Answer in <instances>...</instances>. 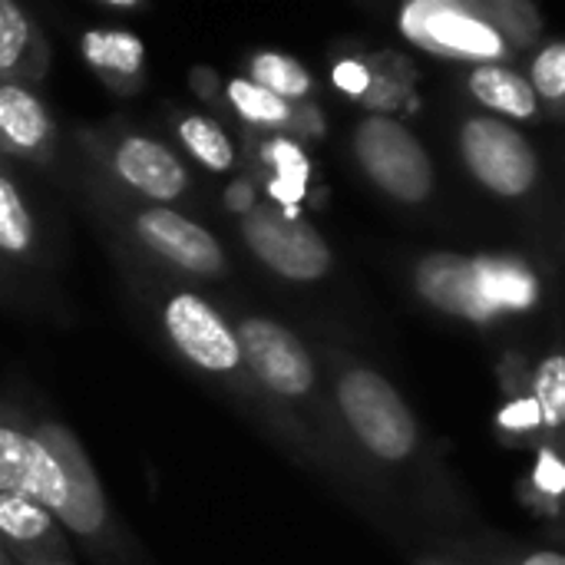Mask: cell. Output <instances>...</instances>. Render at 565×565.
Segmentation results:
<instances>
[{
  "instance_id": "obj_1",
  "label": "cell",
  "mask_w": 565,
  "mask_h": 565,
  "mask_svg": "<svg viewBox=\"0 0 565 565\" xmlns=\"http://www.w3.org/2000/svg\"><path fill=\"white\" fill-rule=\"evenodd\" d=\"M397 26L424 53L473 66L503 63L543 30L536 10L526 3L473 0H414L401 7Z\"/></svg>"
},
{
  "instance_id": "obj_2",
  "label": "cell",
  "mask_w": 565,
  "mask_h": 565,
  "mask_svg": "<svg viewBox=\"0 0 565 565\" xmlns=\"http://www.w3.org/2000/svg\"><path fill=\"white\" fill-rule=\"evenodd\" d=\"M338 407L351 434L387 463L417 450V420L387 377L371 367H351L338 381Z\"/></svg>"
},
{
  "instance_id": "obj_3",
  "label": "cell",
  "mask_w": 565,
  "mask_h": 565,
  "mask_svg": "<svg viewBox=\"0 0 565 565\" xmlns=\"http://www.w3.org/2000/svg\"><path fill=\"white\" fill-rule=\"evenodd\" d=\"M354 159L394 202L420 205L434 192V162L424 142L391 116H364L354 129Z\"/></svg>"
},
{
  "instance_id": "obj_4",
  "label": "cell",
  "mask_w": 565,
  "mask_h": 565,
  "mask_svg": "<svg viewBox=\"0 0 565 565\" xmlns=\"http://www.w3.org/2000/svg\"><path fill=\"white\" fill-rule=\"evenodd\" d=\"M460 156L473 179L503 199L533 192L540 179V156L530 139L497 116H470L460 126Z\"/></svg>"
},
{
  "instance_id": "obj_5",
  "label": "cell",
  "mask_w": 565,
  "mask_h": 565,
  "mask_svg": "<svg viewBox=\"0 0 565 565\" xmlns=\"http://www.w3.org/2000/svg\"><path fill=\"white\" fill-rule=\"evenodd\" d=\"M242 238L258 262L288 281H318L334 265L321 232L285 209H248L242 218Z\"/></svg>"
},
{
  "instance_id": "obj_6",
  "label": "cell",
  "mask_w": 565,
  "mask_h": 565,
  "mask_svg": "<svg viewBox=\"0 0 565 565\" xmlns=\"http://www.w3.org/2000/svg\"><path fill=\"white\" fill-rule=\"evenodd\" d=\"M235 341L248 371L278 397H305L315 387V361L298 334L271 318H242Z\"/></svg>"
},
{
  "instance_id": "obj_7",
  "label": "cell",
  "mask_w": 565,
  "mask_h": 565,
  "mask_svg": "<svg viewBox=\"0 0 565 565\" xmlns=\"http://www.w3.org/2000/svg\"><path fill=\"white\" fill-rule=\"evenodd\" d=\"M162 328L175 351L209 374H232L242 364L232 324L192 291H179L162 305Z\"/></svg>"
},
{
  "instance_id": "obj_8",
  "label": "cell",
  "mask_w": 565,
  "mask_h": 565,
  "mask_svg": "<svg viewBox=\"0 0 565 565\" xmlns=\"http://www.w3.org/2000/svg\"><path fill=\"white\" fill-rule=\"evenodd\" d=\"M0 493L43 507L53 520L63 516L70 487L56 457L30 430L0 424Z\"/></svg>"
},
{
  "instance_id": "obj_9",
  "label": "cell",
  "mask_w": 565,
  "mask_h": 565,
  "mask_svg": "<svg viewBox=\"0 0 565 565\" xmlns=\"http://www.w3.org/2000/svg\"><path fill=\"white\" fill-rule=\"evenodd\" d=\"M132 225H136V235L142 238V245L152 248L159 258L172 262L175 268H182L189 275H202V278H215L225 271V252H222L218 238L209 228H202L199 222H192L172 209L152 205V209H142Z\"/></svg>"
},
{
  "instance_id": "obj_10",
  "label": "cell",
  "mask_w": 565,
  "mask_h": 565,
  "mask_svg": "<svg viewBox=\"0 0 565 565\" xmlns=\"http://www.w3.org/2000/svg\"><path fill=\"white\" fill-rule=\"evenodd\" d=\"M36 440L56 457V463L63 467L66 487H70V500L63 516L56 520L60 530H70L76 536H96L106 526V497L103 487L96 480V470L86 457V450L79 447V440L63 427V424H36L33 427Z\"/></svg>"
},
{
  "instance_id": "obj_11",
  "label": "cell",
  "mask_w": 565,
  "mask_h": 565,
  "mask_svg": "<svg viewBox=\"0 0 565 565\" xmlns=\"http://www.w3.org/2000/svg\"><path fill=\"white\" fill-rule=\"evenodd\" d=\"M113 169L132 192L159 202L162 209L166 202H175L189 185V172L179 156L146 136H126L113 152Z\"/></svg>"
},
{
  "instance_id": "obj_12",
  "label": "cell",
  "mask_w": 565,
  "mask_h": 565,
  "mask_svg": "<svg viewBox=\"0 0 565 565\" xmlns=\"http://www.w3.org/2000/svg\"><path fill=\"white\" fill-rule=\"evenodd\" d=\"M0 546L13 565L66 563L60 523L36 503L0 493Z\"/></svg>"
},
{
  "instance_id": "obj_13",
  "label": "cell",
  "mask_w": 565,
  "mask_h": 565,
  "mask_svg": "<svg viewBox=\"0 0 565 565\" xmlns=\"http://www.w3.org/2000/svg\"><path fill=\"white\" fill-rule=\"evenodd\" d=\"M417 291L427 305H434L444 315L454 318H467V321H487L477 288H473V268L470 258L463 255H450V252H437L427 255L417 265Z\"/></svg>"
},
{
  "instance_id": "obj_14",
  "label": "cell",
  "mask_w": 565,
  "mask_h": 565,
  "mask_svg": "<svg viewBox=\"0 0 565 565\" xmlns=\"http://www.w3.org/2000/svg\"><path fill=\"white\" fill-rule=\"evenodd\" d=\"M470 268H473V288H477L487 321L510 315V311H526L536 305L540 281L526 262L480 255V258H470Z\"/></svg>"
},
{
  "instance_id": "obj_15",
  "label": "cell",
  "mask_w": 565,
  "mask_h": 565,
  "mask_svg": "<svg viewBox=\"0 0 565 565\" xmlns=\"http://www.w3.org/2000/svg\"><path fill=\"white\" fill-rule=\"evenodd\" d=\"M53 139L46 106L23 83H0V142L20 156H43Z\"/></svg>"
},
{
  "instance_id": "obj_16",
  "label": "cell",
  "mask_w": 565,
  "mask_h": 565,
  "mask_svg": "<svg viewBox=\"0 0 565 565\" xmlns=\"http://www.w3.org/2000/svg\"><path fill=\"white\" fill-rule=\"evenodd\" d=\"M79 53H83L86 66H93L109 83L136 79L146 70V43L136 33L119 30V26L86 30L79 40Z\"/></svg>"
},
{
  "instance_id": "obj_17",
  "label": "cell",
  "mask_w": 565,
  "mask_h": 565,
  "mask_svg": "<svg viewBox=\"0 0 565 565\" xmlns=\"http://www.w3.org/2000/svg\"><path fill=\"white\" fill-rule=\"evenodd\" d=\"M470 93L493 113L510 119H533L540 113V99L523 73H516L507 63H487L473 66L467 76Z\"/></svg>"
},
{
  "instance_id": "obj_18",
  "label": "cell",
  "mask_w": 565,
  "mask_h": 565,
  "mask_svg": "<svg viewBox=\"0 0 565 565\" xmlns=\"http://www.w3.org/2000/svg\"><path fill=\"white\" fill-rule=\"evenodd\" d=\"M43 60V43L26 10L13 0H0V83L40 73Z\"/></svg>"
},
{
  "instance_id": "obj_19",
  "label": "cell",
  "mask_w": 565,
  "mask_h": 565,
  "mask_svg": "<svg viewBox=\"0 0 565 565\" xmlns=\"http://www.w3.org/2000/svg\"><path fill=\"white\" fill-rule=\"evenodd\" d=\"M245 79H252L255 86L275 93V96L285 99V103L305 99V96L311 93V86H315L311 73H308L298 60H291V56H285V53H278V50H262V53H255V56L248 60V76H245Z\"/></svg>"
},
{
  "instance_id": "obj_20",
  "label": "cell",
  "mask_w": 565,
  "mask_h": 565,
  "mask_svg": "<svg viewBox=\"0 0 565 565\" xmlns=\"http://www.w3.org/2000/svg\"><path fill=\"white\" fill-rule=\"evenodd\" d=\"M179 139L189 156L209 172H228L235 166V146L222 132V126L209 116H185L179 122Z\"/></svg>"
},
{
  "instance_id": "obj_21",
  "label": "cell",
  "mask_w": 565,
  "mask_h": 565,
  "mask_svg": "<svg viewBox=\"0 0 565 565\" xmlns=\"http://www.w3.org/2000/svg\"><path fill=\"white\" fill-rule=\"evenodd\" d=\"M225 93H228V103L235 106V113H238L245 122H252V126L285 129V126L295 122V106H291V103L278 99L275 93L255 86V83L245 79V76L228 79V89H225Z\"/></svg>"
},
{
  "instance_id": "obj_22",
  "label": "cell",
  "mask_w": 565,
  "mask_h": 565,
  "mask_svg": "<svg viewBox=\"0 0 565 565\" xmlns=\"http://www.w3.org/2000/svg\"><path fill=\"white\" fill-rule=\"evenodd\" d=\"M265 159L278 169V179H271V195L285 205V212H291V205L305 195V182H308V159L305 152L288 142V139H275L265 142Z\"/></svg>"
},
{
  "instance_id": "obj_23",
  "label": "cell",
  "mask_w": 565,
  "mask_h": 565,
  "mask_svg": "<svg viewBox=\"0 0 565 565\" xmlns=\"http://www.w3.org/2000/svg\"><path fill=\"white\" fill-rule=\"evenodd\" d=\"M33 245V215L17 189V182L0 172V252L23 255Z\"/></svg>"
},
{
  "instance_id": "obj_24",
  "label": "cell",
  "mask_w": 565,
  "mask_h": 565,
  "mask_svg": "<svg viewBox=\"0 0 565 565\" xmlns=\"http://www.w3.org/2000/svg\"><path fill=\"white\" fill-rule=\"evenodd\" d=\"M540 411V424L550 430H559L565 420V361L563 354H550L546 361H540L536 374H533V397H530Z\"/></svg>"
},
{
  "instance_id": "obj_25",
  "label": "cell",
  "mask_w": 565,
  "mask_h": 565,
  "mask_svg": "<svg viewBox=\"0 0 565 565\" xmlns=\"http://www.w3.org/2000/svg\"><path fill=\"white\" fill-rule=\"evenodd\" d=\"M526 83L533 86L536 99H546V103H563L565 96V43H546L536 56H533V66H530V76Z\"/></svg>"
},
{
  "instance_id": "obj_26",
  "label": "cell",
  "mask_w": 565,
  "mask_h": 565,
  "mask_svg": "<svg viewBox=\"0 0 565 565\" xmlns=\"http://www.w3.org/2000/svg\"><path fill=\"white\" fill-rule=\"evenodd\" d=\"M371 79H374V70L364 66L361 60H341V63L334 66V86L344 89L348 96L364 99L367 89H371Z\"/></svg>"
},
{
  "instance_id": "obj_27",
  "label": "cell",
  "mask_w": 565,
  "mask_h": 565,
  "mask_svg": "<svg viewBox=\"0 0 565 565\" xmlns=\"http://www.w3.org/2000/svg\"><path fill=\"white\" fill-rule=\"evenodd\" d=\"M533 480L540 487L543 497L550 500H559L565 490V470L559 463V457L553 450H540V460H536V470H533Z\"/></svg>"
},
{
  "instance_id": "obj_28",
  "label": "cell",
  "mask_w": 565,
  "mask_h": 565,
  "mask_svg": "<svg viewBox=\"0 0 565 565\" xmlns=\"http://www.w3.org/2000/svg\"><path fill=\"white\" fill-rule=\"evenodd\" d=\"M500 424L503 427H513V430H530V427H540V411H536L533 401H513L500 414Z\"/></svg>"
},
{
  "instance_id": "obj_29",
  "label": "cell",
  "mask_w": 565,
  "mask_h": 565,
  "mask_svg": "<svg viewBox=\"0 0 565 565\" xmlns=\"http://www.w3.org/2000/svg\"><path fill=\"white\" fill-rule=\"evenodd\" d=\"M520 565H565V559L559 553H553V550H543V553H530Z\"/></svg>"
},
{
  "instance_id": "obj_30",
  "label": "cell",
  "mask_w": 565,
  "mask_h": 565,
  "mask_svg": "<svg viewBox=\"0 0 565 565\" xmlns=\"http://www.w3.org/2000/svg\"><path fill=\"white\" fill-rule=\"evenodd\" d=\"M0 565H13V563H10V556L3 553V546H0Z\"/></svg>"
},
{
  "instance_id": "obj_31",
  "label": "cell",
  "mask_w": 565,
  "mask_h": 565,
  "mask_svg": "<svg viewBox=\"0 0 565 565\" xmlns=\"http://www.w3.org/2000/svg\"><path fill=\"white\" fill-rule=\"evenodd\" d=\"M424 565H454V563H444V559H427Z\"/></svg>"
},
{
  "instance_id": "obj_32",
  "label": "cell",
  "mask_w": 565,
  "mask_h": 565,
  "mask_svg": "<svg viewBox=\"0 0 565 565\" xmlns=\"http://www.w3.org/2000/svg\"><path fill=\"white\" fill-rule=\"evenodd\" d=\"M43 565H70V563H43Z\"/></svg>"
}]
</instances>
